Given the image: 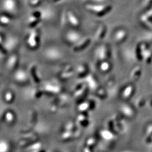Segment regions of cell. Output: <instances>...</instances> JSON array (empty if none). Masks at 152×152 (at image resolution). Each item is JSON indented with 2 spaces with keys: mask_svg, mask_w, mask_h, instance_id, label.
<instances>
[{
  "mask_svg": "<svg viewBox=\"0 0 152 152\" xmlns=\"http://www.w3.org/2000/svg\"><path fill=\"white\" fill-rule=\"evenodd\" d=\"M8 149V145L4 141L0 142V152H5Z\"/></svg>",
  "mask_w": 152,
  "mask_h": 152,
  "instance_id": "6da1fadb",
  "label": "cell"
},
{
  "mask_svg": "<svg viewBox=\"0 0 152 152\" xmlns=\"http://www.w3.org/2000/svg\"><path fill=\"white\" fill-rule=\"evenodd\" d=\"M14 116L12 115V114H10V115H9V114H7V116L5 117V119L7 120V122H11L12 121H13L12 120H14Z\"/></svg>",
  "mask_w": 152,
  "mask_h": 152,
  "instance_id": "7a4b0ae2",
  "label": "cell"
}]
</instances>
